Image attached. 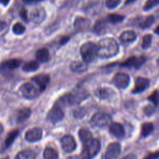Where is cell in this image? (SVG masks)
<instances>
[{
	"mask_svg": "<svg viewBox=\"0 0 159 159\" xmlns=\"http://www.w3.org/2000/svg\"><path fill=\"white\" fill-rule=\"evenodd\" d=\"M119 52L117 42L111 37H106L99 40L98 45V56L101 58H111Z\"/></svg>",
	"mask_w": 159,
	"mask_h": 159,
	"instance_id": "1",
	"label": "cell"
},
{
	"mask_svg": "<svg viewBox=\"0 0 159 159\" xmlns=\"http://www.w3.org/2000/svg\"><path fill=\"white\" fill-rule=\"evenodd\" d=\"M83 148L80 155V159H92L99 152L101 144L96 139H91L83 143Z\"/></svg>",
	"mask_w": 159,
	"mask_h": 159,
	"instance_id": "2",
	"label": "cell"
},
{
	"mask_svg": "<svg viewBox=\"0 0 159 159\" xmlns=\"http://www.w3.org/2000/svg\"><path fill=\"white\" fill-rule=\"evenodd\" d=\"M80 54L84 62H91L98 56V45L92 42H85L80 47Z\"/></svg>",
	"mask_w": 159,
	"mask_h": 159,
	"instance_id": "3",
	"label": "cell"
},
{
	"mask_svg": "<svg viewBox=\"0 0 159 159\" xmlns=\"http://www.w3.org/2000/svg\"><path fill=\"white\" fill-rule=\"evenodd\" d=\"M22 61L19 59H9L1 63L0 65V72L4 76H8L13 71L19 68Z\"/></svg>",
	"mask_w": 159,
	"mask_h": 159,
	"instance_id": "4",
	"label": "cell"
},
{
	"mask_svg": "<svg viewBox=\"0 0 159 159\" xmlns=\"http://www.w3.org/2000/svg\"><path fill=\"white\" fill-rule=\"evenodd\" d=\"M111 121V117L109 115L103 112H97L92 116L90 124L93 127H104L109 124Z\"/></svg>",
	"mask_w": 159,
	"mask_h": 159,
	"instance_id": "5",
	"label": "cell"
},
{
	"mask_svg": "<svg viewBox=\"0 0 159 159\" xmlns=\"http://www.w3.org/2000/svg\"><path fill=\"white\" fill-rule=\"evenodd\" d=\"M19 91L22 96L28 99L36 98L39 94V90L31 83H25L20 86Z\"/></svg>",
	"mask_w": 159,
	"mask_h": 159,
	"instance_id": "6",
	"label": "cell"
},
{
	"mask_svg": "<svg viewBox=\"0 0 159 159\" xmlns=\"http://www.w3.org/2000/svg\"><path fill=\"white\" fill-rule=\"evenodd\" d=\"M63 117L64 112L63 111L62 107L57 103L54 104L52 109L48 111L47 116V119L53 124L60 121L63 119Z\"/></svg>",
	"mask_w": 159,
	"mask_h": 159,
	"instance_id": "7",
	"label": "cell"
},
{
	"mask_svg": "<svg viewBox=\"0 0 159 159\" xmlns=\"http://www.w3.org/2000/svg\"><path fill=\"white\" fill-rule=\"evenodd\" d=\"M146 57L144 56H132L122 62L120 65L123 67L140 68L145 62Z\"/></svg>",
	"mask_w": 159,
	"mask_h": 159,
	"instance_id": "8",
	"label": "cell"
},
{
	"mask_svg": "<svg viewBox=\"0 0 159 159\" xmlns=\"http://www.w3.org/2000/svg\"><path fill=\"white\" fill-rule=\"evenodd\" d=\"M46 17V12L42 6H36L30 12L29 19L35 24L42 23Z\"/></svg>",
	"mask_w": 159,
	"mask_h": 159,
	"instance_id": "9",
	"label": "cell"
},
{
	"mask_svg": "<svg viewBox=\"0 0 159 159\" xmlns=\"http://www.w3.org/2000/svg\"><path fill=\"white\" fill-rule=\"evenodd\" d=\"M121 150V145L118 142L109 143L104 153V159H116Z\"/></svg>",
	"mask_w": 159,
	"mask_h": 159,
	"instance_id": "10",
	"label": "cell"
},
{
	"mask_svg": "<svg viewBox=\"0 0 159 159\" xmlns=\"http://www.w3.org/2000/svg\"><path fill=\"white\" fill-rule=\"evenodd\" d=\"M114 84L119 89L126 88L130 83L129 76L124 73H117L113 77Z\"/></svg>",
	"mask_w": 159,
	"mask_h": 159,
	"instance_id": "11",
	"label": "cell"
},
{
	"mask_svg": "<svg viewBox=\"0 0 159 159\" xmlns=\"http://www.w3.org/2000/svg\"><path fill=\"white\" fill-rule=\"evenodd\" d=\"M32 80L37 84L39 91L42 92L46 89L50 81V77L47 74L40 73L34 76L32 78Z\"/></svg>",
	"mask_w": 159,
	"mask_h": 159,
	"instance_id": "12",
	"label": "cell"
},
{
	"mask_svg": "<svg viewBox=\"0 0 159 159\" xmlns=\"http://www.w3.org/2000/svg\"><path fill=\"white\" fill-rule=\"evenodd\" d=\"M61 144L63 149L66 152H73L76 147L75 139L70 135L63 136L61 139Z\"/></svg>",
	"mask_w": 159,
	"mask_h": 159,
	"instance_id": "13",
	"label": "cell"
},
{
	"mask_svg": "<svg viewBox=\"0 0 159 159\" xmlns=\"http://www.w3.org/2000/svg\"><path fill=\"white\" fill-rule=\"evenodd\" d=\"M43 132L39 127H34L28 130L25 134V138L29 142H37L41 139L42 137Z\"/></svg>",
	"mask_w": 159,
	"mask_h": 159,
	"instance_id": "14",
	"label": "cell"
},
{
	"mask_svg": "<svg viewBox=\"0 0 159 159\" xmlns=\"http://www.w3.org/2000/svg\"><path fill=\"white\" fill-rule=\"evenodd\" d=\"M110 134L118 139H122L125 135L124 129L122 124L118 122H112L109 125Z\"/></svg>",
	"mask_w": 159,
	"mask_h": 159,
	"instance_id": "15",
	"label": "cell"
},
{
	"mask_svg": "<svg viewBox=\"0 0 159 159\" xmlns=\"http://www.w3.org/2000/svg\"><path fill=\"white\" fill-rule=\"evenodd\" d=\"M150 85V81L143 77H137L135 80L134 88L132 90L133 93H139L143 91Z\"/></svg>",
	"mask_w": 159,
	"mask_h": 159,
	"instance_id": "16",
	"label": "cell"
},
{
	"mask_svg": "<svg viewBox=\"0 0 159 159\" xmlns=\"http://www.w3.org/2000/svg\"><path fill=\"white\" fill-rule=\"evenodd\" d=\"M119 39L122 44L127 45L134 42L137 39V35L132 30H125L120 34Z\"/></svg>",
	"mask_w": 159,
	"mask_h": 159,
	"instance_id": "17",
	"label": "cell"
},
{
	"mask_svg": "<svg viewBox=\"0 0 159 159\" xmlns=\"http://www.w3.org/2000/svg\"><path fill=\"white\" fill-rule=\"evenodd\" d=\"M114 94V91L107 88H100L95 91V95L101 99H109Z\"/></svg>",
	"mask_w": 159,
	"mask_h": 159,
	"instance_id": "18",
	"label": "cell"
},
{
	"mask_svg": "<svg viewBox=\"0 0 159 159\" xmlns=\"http://www.w3.org/2000/svg\"><path fill=\"white\" fill-rule=\"evenodd\" d=\"M70 69L71 71L73 72L76 73H82L85 71L87 68V63L84 62L83 60V61H79V60H76L73 61L70 64Z\"/></svg>",
	"mask_w": 159,
	"mask_h": 159,
	"instance_id": "19",
	"label": "cell"
},
{
	"mask_svg": "<svg viewBox=\"0 0 159 159\" xmlns=\"http://www.w3.org/2000/svg\"><path fill=\"white\" fill-rule=\"evenodd\" d=\"M31 114V110L27 107L20 109L17 114V122L18 123H23L26 121Z\"/></svg>",
	"mask_w": 159,
	"mask_h": 159,
	"instance_id": "20",
	"label": "cell"
},
{
	"mask_svg": "<svg viewBox=\"0 0 159 159\" xmlns=\"http://www.w3.org/2000/svg\"><path fill=\"white\" fill-rule=\"evenodd\" d=\"M35 57L38 61L41 63H45L48 61L50 58L49 52L46 48H42L39 49L35 53Z\"/></svg>",
	"mask_w": 159,
	"mask_h": 159,
	"instance_id": "21",
	"label": "cell"
},
{
	"mask_svg": "<svg viewBox=\"0 0 159 159\" xmlns=\"http://www.w3.org/2000/svg\"><path fill=\"white\" fill-rule=\"evenodd\" d=\"M94 30L98 34H103L107 30V23L106 20L102 19L96 20L94 25Z\"/></svg>",
	"mask_w": 159,
	"mask_h": 159,
	"instance_id": "22",
	"label": "cell"
},
{
	"mask_svg": "<svg viewBox=\"0 0 159 159\" xmlns=\"http://www.w3.org/2000/svg\"><path fill=\"white\" fill-rule=\"evenodd\" d=\"M35 153L30 149H27L19 152L14 159H35Z\"/></svg>",
	"mask_w": 159,
	"mask_h": 159,
	"instance_id": "23",
	"label": "cell"
},
{
	"mask_svg": "<svg viewBox=\"0 0 159 159\" xmlns=\"http://www.w3.org/2000/svg\"><path fill=\"white\" fill-rule=\"evenodd\" d=\"M90 21L86 18L78 17L75 21V26L76 29L80 30H84L89 27Z\"/></svg>",
	"mask_w": 159,
	"mask_h": 159,
	"instance_id": "24",
	"label": "cell"
},
{
	"mask_svg": "<svg viewBox=\"0 0 159 159\" xmlns=\"http://www.w3.org/2000/svg\"><path fill=\"white\" fill-rule=\"evenodd\" d=\"M153 125L151 122H144L141 126L140 135L142 137H146L150 135L153 130Z\"/></svg>",
	"mask_w": 159,
	"mask_h": 159,
	"instance_id": "25",
	"label": "cell"
},
{
	"mask_svg": "<svg viewBox=\"0 0 159 159\" xmlns=\"http://www.w3.org/2000/svg\"><path fill=\"white\" fill-rule=\"evenodd\" d=\"M39 67V64L38 61L32 60L24 63L22 66V70L26 72H32L38 70Z\"/></svg>",
	"mask_w": 159,
	"mask_h": 159,
	"instance_id": "26",
	"label": "cell"
},
{
	"mask_svg": "<svg viewBox=\"0 0 159 159\" xmlns=\"http://www.w3.org/2000/svg\"><path fill=\"white\" fill-rule=\"evenodd\" d=\"M155 20V17L153 16H148L143 18L139 23L140 28L145 29L150 27Z\"/></svg>",
	"mask_w": 159,
	"mask_h": 159,
	"instance_id": "27",
	"label": "cell"
},
{
	"mask_svg": "<svg viewBox=\"0 0 159 159\" xmlns=\"http://www.w3.org/2000/svg\"><path fill=\"white\" fill-rule=\"evenodd\" d=\"M58 157V152L54 148L47 147L44 150L43 159H57Z\"/></svg>",
	"mask_w": 159,
	"mask_h": 159,
	"instance_id": "28",
	"label": "cell"
},
{
	"mask_svg": "<svg viewBox=\"0 0 159 159\" xmlns=\"http://www.w3.org/2000/svg\"><path fill=\"white\" fill-rule=\"evenodd\" d=\"M79 137L83 143L93 139V135L91 132L89 130L84 128L81 129L79 130Z\"/></svg>",
	"mask_w": 159,
	"mask_h": 159,
	"instance_id": "29",
	"label": "cell"
},
{
	"mask_svg": "<svg viewBox=\"0 0 159 159\" xmlns=\"http://www.w3.org/2000/svg\"><path fill=\"white\" fill-rule=\"evenodd\" d=\"M124 19V16L120 14L112 13L109 14L106 16V21L111 24H117L122 21Z\"/></svg>",
	"mask_w": 159,
	"mask_h": 159,
	"instance_id": "30",
	"label": "cell"
},
{
	"mask_svg": "<svg viewBox=\"0 0 159 159\" xmlns=\"http://www.w3.org/2000/svg\"><path fill=\"white\" fill-rule=\"evenodd\" d=\"M19 134V131L17 130H14L11 131L7 135L4 144L6 147H9L14 141L15 139L17 137V136Z\"/></svg>",
	"mask_w": 159,
	"mask_h": 159,
	"instance_id": "31",
	"label": "cell"
},
{
	"mask_svg": "<svg viewBox=\"0 0 159 159\" xmlns=\"http://www.w3.org/2000/svg\"><path fill=\"white\" fill-rule=\"evenodd\" d=\"M152 36L150 34H146L143 37L142 39V47L143 49H148L150 48L152 44Z\"/></svg>",
	"mask_w": 159,
	"mask_h": 159,
	"instance_id": "32",
	"label": "cell"
},
{
	"mask_svg": "<svg viewBox=\"0 0 159 159\" xmlns=\"http://www.w3.org/2000/svg\"><path fill=\"white\" fill-rule=\"evenodd\" d=\"M25 31V28L23 24L20 22H16L12 27V32L16 35H21Z\"/></svg>",
	"mask_w": 159,
	"mask_h": 159,
	"instance_id": "33",
	"label": "cell"
},
{
	"mask_svg": "<svg viewBox=\"0 0 159 159\" xmlns=\"http://www.w3.org/2000/svg\"><path fill=\"white\" fill-rule=\"evenodd\" d=\"M148 99L155 106H159V91L158 90L153 91L152 93L148 97Z\"/></svg>",
	"mask_w": 159,
	"mask_h": 159,
	"instance_id": "34",
	"label": "cell"
},
{
	"mask_svg": "<svg viewBox=\"0 0 159 159\" xmlns=\"http://www.w3.org/2000/svg\"><path fill=\"white\" fill-rule=\"evenodd\" d=\"M159 4V0H147L144 6H143V10L144 11H149L155 6Z\"/></svg>",
	"mask_w": 159,
	"mask_h": 159,
	"instance_id": "35",
	"label": "cell"
},
{
	"mask_svg": "<svg viewBox=\"0 0 159 159\" xmlns=\"http://www.w3.org/2000/svg\"><path fill=\"white\" fill-rule=\"evenodd\" d=\"M121 0H106L105 5L108 9H114L119 5Z\"/></svg>",
	"mask_w": 159,
	"mask_h": 159,
	"instance_id": "36",
	"label": "cell"
},
{
	"mask_svg": "<svg viewBox=\"0 0 159 159\" xmlns=\"http://www.w3.org/2000/svg\"><path fill=\"white\" fill-rule=\"evenodd\" d=\"M159 158V151L154 152H150L148 153L143 159H158Z\"/></svg>",
	"mask_w": 159,
	"mask_h": 159,
	"instance_id": "37",
	"label": "cell"
},
{
	"mask_svg": "<svg viewBox=\"0 0 159 159\" xmlns=\"http://www.w3.org/2000/svg\"><path fill=\"white\" fill-rule=\"evenodd\" d=\"M20 16L25 22H27L29 20V16L27 14V11L25 8H22L20 11Z\"/></svg>",
	"mask_w": 159,
	"mask_h": 159,
	"instance_id": "38",
	"label": "cell"
},
{
	"mask_svg": "<svg viewBox=\"0 0 159 159\" xmlns=\"http://www.w3.org/2000/svg\"><path fill=\"white\" fill-rule=\"evenodd\" d=\"M154 111H155L154 107H153V106H150V105H149V106H147L144 108V110H143L144 113H145L147 116H150V115H152V114L153 113Z\"/></svg>",
	"mask_w": 159,
	"mask_h": 159,
	"instance_id": "39",
	"label": "cell"
},
{
	"mask_svg": "<svg viewBox=\"0 0 159 159\" xmlns=\"http://www.w3.org/2000/svg\"><path fill=\"white\" fill-rule=\"evenodd\" d=\"M7 27V23L5 21L0 20V32L3 30Z\"/></svg>",
	"mask_w": 159,
	"mask_h": 159,
	"instance_id": "40",
	"label": "cell"
},
{
	"mask_svg": "<svg viewBox=\"0 0 159 159\" xmlns=\"http://www.w3.org/2000/svg\"><path fill=\"white\" fill-rule=\"evenodd\" d=\"M122 159H137V157L134 154L130 153L125 156Z\"/></svg>",
	"mask_w": 159,
	"mask_h": 159,
	"instance_id": "41",
	"label": "cell"
},
{
	"mask_svg": "<svg viewBox=\"0 0 159 159\" xmlns=\"http://www.w3.org/2000/svg\"><path fill=\"white\" fill-rule=\"evenodd\" d=\"M26 4H33V3H36L38 2L41 1L42 0H22Z\"/></svg>",
	"mask_w": 159,
	"mask_h": 159,
	"instance_id": "42",
	"label": "cell"
},
{
	"mask_svg": "<svg viewBox=\"0 0 159 159\" xmlns=\"http://www.w3.org/2000/svg\"><path fill=\"white\" fill-rule=\"evenodd\" d=\"M69 40V37H63L61 40H60V44L61 45H63L65 43H66Z\"/></svg>",
	"mask_w": 159,
	"mask_h": 159,
	"instance_id": "43",
	"label": "cell"
},
{
	"mask_svg": "<svg viewBox=\"0 0 159 159\" xmlns=\"http://www.w3.org/2000/svg\"><path fill=\"white\" fill-rule=\"evenodd\" d=\"M9 1L10 0H0V3L1 4H2L3 6H7L9 4Z\"/></svg>",
	"mask_w": 159,
	"mask_h": 159,
	"instance_id": "44",
	"label": "cell"
},
{
	"mask_svg": "<svg viewBox=\"0 0 159 159\" xmlns=\"http://www.w3.org/2000/svg\"><path fill=\"white\" fill-rule=\"evenodd\" d=\"M154 32L158 35H159V25L155 28V29L154 30Z\"/></svg>",
	"mask_w": 159,
	"mask_h": 159,
	"instance_id": "45",
	"label": "cell"
},
{
	"mask_svg": "<svg viewBox=\"0 0 159 159\" xmlns=\"http://www.w3.org/2000/svg\"><path fill=\"white\" fill-rule=\"evenodd\" d=\"M135 1H137V0H126L125 4H130V3L135 2Z\"/></svg>",
	"mask_w": 159,
	"mask_h": 159,
	"instance_id": "46",
	"label": "cell"
},
{
	"mask_svg": "<svg viewBox=\"0 0 159 159\" xmlns=\"http://www.w3.org/2000/svg\"><path fill=\"white\" fill-rule=\"evenodd\" d=\"M3 130H4V129H3V126H2V124L0 123V134H1V133H2Z\"/></svg>",
	"mask_w": 159,
	"mask_h": 159,
	"instance_id": "47",
	"label": "cell"
},
{
	"mask_svg": "<svg viewBox=\"0 0 159 159\" xmlns=\"http://www.w3.org/2000/svg\"><path fill=\"white\" fill-rule=\"evenodd\" d=\"M157 64L159 66V58H157Z\"/></svg>",
	"mask_w": 159,
	"mask_h": 159,
	"instance_id": "48",
	"label": "cell"
},
{
	"mask_svg": "<svg viewBox=\"0 0 159 159\" xmlns=\"http://www.w3.org/2000/svg\"><path fill=\"white\" fill-rule=\"evenodd\" d=\"M2 159H9V157H7L4 158H2Z\"/></svg>",
	"mask_w": 159,
	"mask_h": 159,
	"instance_id": "49",
	"label": "cell"
}]
</instances>
